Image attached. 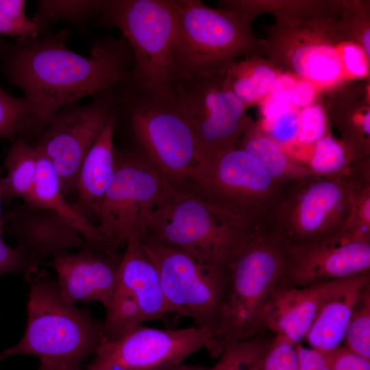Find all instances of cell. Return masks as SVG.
Here are the masks:
<instances>
[{
    "label": "cell",
    "instance_id": "5",
    "mask_svg": "<svg viewBox=\"0 0 370 370\" xmlns=\"http://www.w3.org/2000/svg\"><path fill=\"white\" fill-rule=\"evenodd\" d=\"M175 3L172 82L177 78L224 74L236 58L256 49L247 18L199 0H175Z\"/></svg>",
    "mask_w": 370,
    "mask_h": 370
},
{
    "label": "cell",
    "instance_id": "7",
    "mask_svg": "<svg viewBox=\"0 0 370 370\" xmlns=\"http://www.w3.org/2000/svg\"><path fill=\"white\" fill-rule=\"evenodd\" d=\"M247 225L193 190L173 188L153 210L143 238L173 246L203 262L224 267Z\"/></svg>",
    "mask_w": 370,
    "mask_h": 370
},
{
    "label": "cell",
    "instance_id": "11",
    "mask_svg": "<svg viewBox=\"0 0 370 370\" xmlns=\"http://www.w3.org/2000/svg\"><path fill=\"white\" fill-rule=\"evenodd\" d=\"M140 241L158 270L169 312L192 319L212 334L223 291L224 267L203 262L163 243L147 238Z\"/></svg>",
    "mask_w": 370,
    "mask_h": 370
},
{
    "label": "cell",
    "instance_id": "6",
    "mask_svg": "<svg viewBox=\"0 0 370 370\" xmlns=\"http://www.w3.org/2000/svg\"><path fill=\"white\" fill-rule=\"evenodd\" d=\"M351 179L312 175L282 184L260 221L286 247L317 242L347 228Z\"/></svg>",
    "mask_w": 370,
    "mask_h": 370
},
{
    "label": "cell",
    "instance_id": "25",
    "mask_svg": "<svg viewBox=\"0 0 370 370\" xmlns=\"http://www.w3.org/2000/svg\"><path fill=\"white\" fill-rule=\"evenodd\" d=\"M279 75L269 63L246 58L232 62L225 77L229 88L247 108L270 95Z\"/></svg>",
    "mask_w": 370,
    "mask_h": 370
},
{
    "label": "cell",
    "instance_id": "33",
    "mask_svg": "<svg viewBox=\"0 0 370 370\" xmlns=\"http://www.w3.org/2000/svg\"><path fill=\"white\" fill-rule=\"evenodd\" d=\"M351 179L352 208L347 230L370 239V175Z\"/></svg>",
    "mask_w": 370,
    "mask_h": 370
},
{
    "label": "cell",
    "instance_id": "27",
    "mask_svg": "<svg viewBox=\"0 0 370 370\" xmlns=\"http://www.w3.org/2000/svg\"><path fill=\"white\" fill-rule=\"evenodd\" d=\"M39 152L18 136L7 152L3 166L6 177L1 179L3 197L29 199L36 176Z\"/></svg>",
    "mask_w": 370,
    "mask_h": 370
},
{
    "label": "cell",
    "instance_id": "16",
    "mask_svg": "<svg viewBox=\"0 0 370 370\" xmlns=\"http://www.w3.org/2000/svg\"><path fill=\"white\" fill-rule=\"evenodd\" d=\"M121 258L88 246L56 254L49 264L56 272L60 293L66 301H96L106 308L116 287Z\"/></svg>",
    "mask_w": 370,
    "mask_h": 370
},
{
    "label": "cell",
    "instance_id": "10",
    "mask_svg": "<svg viewBox=\"0 0 370 370\" xmlns=\"http://www.w3.org/2000/svg\"><path fill=\"white\" fill-rule=\"evenodd\" d=\"M115 170L101 200L97 226L110 249L142 239L158 205L173 188L142 155L115 148Z\"/></svg>",
    "mask_w": 370,
    "mask_h": 370
},
{
    "label": "cell",
    "instance_id": "35",
    "mask_svg": "<svg viewBox=\"0 0 370 370\" xmlns=\"http://www.w3.org/2000/svg\"><path fill=\"white\" fill-rule=\"evenodd\" d=\"M298 357L295 346L275 336L264 356L259 370H297Z\"/></svg>",
    "mask_w": 370,
    "mask_h": 370
},
{
    "label": "cell",
    "instance_id": "31",
    "mask_svg": "<svg viewBox=\"0 0 370 370\" xmlns=\"http://www.w3.org/2000/svg\"><path fill=\"white\" fill-rule=\"evenodd\" d=\"M37 132L34 111L25 98L9 95L0 88V138Z\"/></svg>",
    "mask_w": 370,
    "mask_h": 370
},
{
    "label": "cell",
    "instance_id": "1",
    "mask_svg": "<svg viewBox=\"0 0 370 370\" xmlns=\"http://www.w3.org/2000/svg\"><path fill=\"white\" fill-rule=\"evenodd\" d=\"M69 36L65 29L0 46L3 74L24 92L36 117L37 134L64 107L126 80L134 65L132 49L123 36L95 40L88 57L67 47Z\"/></svg>",
    "mask_w": 370,
    "mask_h": 370
},
{
    "label": "cell",
    "instance_id": "24",
    "mask_svg": "<svg viewBox=\"0 0 370 370\" xmlns=\"http://www.w3.org/2000/svg\"><path fill=\"white\" fill-rule=\"evenodd\" d=\"M238 149L256 158L268 173L281 184L314 175L308 165L291 158L258 123L251 122L243 133Z\"/></svg>",
    "mask_w": 370,
    "mask_h": 370
},
{
    "label": "cell",
    "instance_id": "14",
    "mask_svg": "<svg viewBox=\"0 0 370 370\" xmlns=\"http://www.w3.org/2000/svg\"><path fill=\"white\" fill-rule=\"evenodd\" d=\"M210 332L199 328L164 330L140 325L103 341L86 370H166L206 347Z\"/></svg>",
    "mask_w": 370,
    "mask_h": 370
},
{
    "label": "cell",
    "instance_id": "22",
    "mask_svg": "<svg viewBox=\"0 0 370 370\" xmlns=\"http://www.w3.org/2000/svg\"><path fill=\"white\" fill-rule=\"evenodd\" d=\"M115 116L99 136L79 169L75 190L78 196L77 209L83 214L97 217L101 200L115 170L113 138Z\"/></svg>",
    "mask_w": 370,
    "mask_h": 370
},
{
    "label": "cell",
    "instance_id": "43",
    "mask_svg": "<svg viewBox=\"0 0 370 370\" xmlns=\"http://www.w3.org/2000/svg\"><path fill=\"white\" fill-rule=\"evenodd\" d=\"M296 82L297 79L289 74H280L269 96L278 100L291 102L292 91Z\"/></svg>",
    "mask_w": 370,
    "mask_h": 370
},
{
    "label": "cell",
    "instance_id": "15",
    "mask_svg": "<svg viewBox=\"0 0 370 370\" xmlns=\"http://www.w3.org/2000/svg\"><path fill=\"white\" fill-rule=\"evenodd\" d=\"M284 247L283 285L307 287L370 271V239L347 229L317 242Z\"/></svg>",
    "mask_w": 370,
    "mask_h": 370
},
{
    "label": "cell",
    "instance_id": "30",
    "mask_svg": "<svg viewBox=\"0 0 370 370\" xmlns=\"http://www.w3.org/2000/svg\"><path fill=\"white\" fill-rule=\"evenodd\" d=\"M271 342L260 336L234 342L223 349L219 362L206 370H259Z\"/></svg>",
    "mask_w": 370,
    "mask_h": 370
},
{
    "label": "cell",
    "instance_id": "4",
    "mask_svg": "<svg viewBox=\"0 0 370 370\" xmlns=\"http://www.w3.org/2000/svg\"><path fill=\"white\" fill-rule=\"evenodd\" d=\"M115 118L127 125L136 152L173 188L186 187L200 160L197 142L172 91L134 84L117 86Z\"/></svg>",
    "mask_w": 370,
    "mask_h": 370
},
{
    "label": "cell",
    "instance_id": "44",
    "mask_svg": "<svg viewBox=\"0 0 370 370\" xmlns=\"http://www.w3.org/2000/svg\"><path fill=\"white\" fill-rule=\"evenodd\" d=\"M0 34L17 37L18 38H26L23 30L13 23L0 9Z\"/></svg>",
    "mask_w": 370,
    "mask_h": 370
},
{
    "label": "cell",
    "instance_id": "45",
    "mask_svg": "<svg viewBox=\"0 0 370 370\" xmlns=\"http://www.w3.org/2000/svg\"><path fill=\"white\" fill-rule=\"evenodd\" d=\"M166 370H206V367L199 365H184L180 364Z\"/></svg>",
    "mask_w": 370,
    "mask_h": 370
},
{
    "label": "cell",
    "instance_id": "37",
    "mask_svg": "<svg viewBox=\"0 0 370 370\" xmlns=\"http://www.w3.org/2000/svg\"><path fill=\"white\" fill-rule=\"evenodd\" d=\"M39 268V264L23 254L16 247L7 245L0 234V276L27 273Z\"/></svg>",
    "mask_w": 370,
    "mask_h": 370
},
{
    "label": "cell",
    "instance_id": "46",
    "mask_svg": "<svg viewBox=\"0 0 370 370\" xmlns=\"http://www.w3.org/2000/svg\"><path fill=\"white\" fill-rule=\"evenodd\" d=\"M3 198V188H2V184L0 179V234L2 235L3 228V217L1 214V202L2 199Z\"/></svg>",
    "mask_w": 370,
    "mask_h": 370
},
{
    "label": "cell",
    "instance_id": "21",
    "mask_svg": "<svg viewBox=\"0 0 370 370\" xmlns=\"http://www.w3.org/2000/svg\"><path fill=\"white\" fill-rule=\"evenodd\" d=\"M369 285L370 271L358 274L325 301L304 338L312 349L330 352L340 346L354 307Z\"/></svg>",
    "mask_w": 370,
    "mask_h": 370
},
{
    "label": "cell",
    "instance_id": "2",
    "mask_svg": "<svg viewBox=\"0 0 370 370\" xmlns=\"http://www.w3.org/2000/svg\"><path fill=\"white\" fill-rule=\"evenodd\" d=\"M285 247L262 222L247 225L225 264L215 328L206 347L220 356L230 344L258 336L275 291L283 284Z\"/></svg>",
    "mask_w": 370,
    "mask_h": 370
},
{
    "label": "cell",
    "instance_id": "20",
    "mask_svg": "<svg viewBox=\"0 0 370 370\" xmlns=\"http://www.w3.org/2000/svg\"><path fill=\"white\" fill-rule=\"evenodd\" d=\"M116 286L136 299L143 323L170 312L158 270L138 238L130 239L125 245L119 262Z\"/></svg>",
    "mask_w": 370,
    "mask_h": 370
},
{
    "label": "cell",
    "instance_id": "3",
    "mask_svg": "<svg viewBox=\"0 0 370 370\" xmlns=\"http://www.w3.org/2000/svg\"><path fill=\"white\" fill-rule=\"evenodd\" d=\"M25 279L29 284L25 331L18 343L0 352V361L30 355L53 370H80L103 342L101 323L66 301L56 280L39 268Z\"/></svg>",
    "mask_w": 370,
    "mask_h": 370
},
{
    "label": "cell",
    "instance_id": "13",
    "mask_svg": "<svg viewBox=\"0 0 370 370\" xmlns=\"http://www.w3.org/2000/svg\"><path fill=\"white\" fill-rule=\"evenodd\" d=\"M117 86L93 96L91 103L66 106L45 123L34 145L51 162L63 194L75 190L86 154L115 116Z\"/></svg>",
    "mask_w": 370,
    "mask_h": 370
},
{
    "label": "cell",
    "instance_id": "41",
    "mask_svg": "<svg viewBox=\"0 0 370 370\" xmlns=\"http://www.w3.org/2000/svg\"><path fill=\"white\" fill-rule=\"evenodd\" d=\"M298 357L297 370H330L332 352H320L295 345Z\"/></svg>",
    "mask_w": 370,
    "mask_h": 370
},
{
    "label": "cell",
    "instance_id": "26",
    "mask_svg": "<svg viewBox=\"0 0 370 370\" xmlns=\"http://www.w3.org/2000/svg\"><path fill=\"white\" fill-rule=\"evenodd\" d=\"M308 165L314 175L352 177L370 169V159L363 158L344 143L328 134L314 145Z\"/></svg>",
    "mask_w": 370,
    "mask_h": 370
},
{
    "label": "cell",
    "instance_id": "38",
    "mask_svg": "<svg viewBox=\"0 0 370 370\" xmlns=\"http://www.w3.org/2000/svg\"><path fill=\"white\" fill-rule=\"evenodd\" d=\"M341 58L347 78L360 79L368 75L369 58L358 42H344Z\"/></svg>",
    "mask_w": 370,
    "mask_h": 370
},
{
    "label": "cell",
    "instance_id": "17",
    "mask_svg": "<svg viewBox=\"0 0 370 370\" xmlns=\"http://www.w3.org/2000/svg\"><path fill=\"white\" fill-rule=\"evenodd\" d=\"M3 223L16 247L39 264L59 252L89 246L71 223L49 209L19 204L5 213Z\"/></svg>",
    "mask_w": 370,
    "mask_h": 370
},
{
    "label": "cell",
    "instance_id": "9",
    "mask_svg": "<svg viewBox=\"0 0 370 370\" xmlns=\"http://www.w3.org/2000/svg\"><path fill=\"white\" fill-rule=\"evenodd\" d=\"M282 184L253 156L238 148L203 157L186 188L246 225L260 221Z\"/></svg>",
    "mask_w": 370,
    "mask_h": 370
},
{
    "label": "cell",
    "instance_id": "8",
    "mask_svg": "<svg viewBox=\"0 0 370 370\" xmlns=\"http://www.w3.org/2000/svg\"><path fill=\"white\" fill-rule=\"evenodd\" d=\"M101 25L119 29L134 65L127 80L171 92L177 13L175 0L102 1Z\"/></svg>",
    "mask_w": 370,
    "mask_h": 370
},
{
    "label": "cell",
    "instance_id": "12",
    "mask_svg": "<svg viewBox=\"0 0 370 370\" xmlns=\"http://www.w3.org/2000/svg\"><path fill=\"white\" fill-rule=\"evenodd\" d=\"M225 74L172 82V93L194 132L200 159L237 149L251 122L247 108L227 86Z\"/></svg>",
    "mask_w": 370,
    "mask_h": 370
},
{
    "label": "cell",
    "instance_id": "23",
    "mask_svg": "<svg viewBox=\"0 0 370 370\" xmlns=\"http://www.w3.org/2000/svg\"><path fill=\"white\" fill-rule=\"evenodd\" d=\"M38 150L39 157L36 176L32 193L25 203L32 206L49 209L58 213L79 230L90 247L116 255L108 247L97 225L92 223L66 201L61 189L60 179L53 165L38 149Z\"/></svg>",
    "mask_w": 370,
    "mask_h": 370
},
{
    "label": "cell",
    "instance_id": "39",
    "mask_svg": "<svg viewBox=\"0 0 370 370\" xmlns=\"http://www.w3.org/2000/svg\"><path fill=\"white\" fill-rule=\"evenodd\" d=\"M26 1L0 0V9L16 25L20 27L27 38H36L41 32L38 26L25 14Z\"/></svg>",
    "mask_w": 370,
    "mask_h": 370
},
{
    "label": "cell",
    "instance_id": "18",
    "mask_svg": "<svg viewBox=\"0 0 370 370\" xmlns=\"http://www.w3.org/2000/svg\"><path fill=\"white\" fill-rule=\"evenodd\" d=\"M354 276L307 287L281 285L265 310L264 328L295 346L305 338L325 301Z\"/></svg>",
    "mask_w": 370,
    "mask_h": 370
},
{
    "label": "cell",
    "instance_id": "19",
    "mask_svg": "<svg viewBox=\"0 0 370 370\" xmlns=\"http://www.w3.org/2000/svg\"><path fill=\"white\" fill-rule=\"evenodd\" d=\"M305 25L296 32H283L284 54L291 67L301 77L315 86L330 87L347 78L341 58L342 42L338 46L332 41L331 34L320 31L314 23Z\"/></svg>",
    "mask_w": 370,
    "mask_h": 370
},
{
    "label": "cell",
    "instance_id": "36",
    "mask_svg": "<svg viewBox=\"0 0 370 370\" xmlns=\"http://www.w3.org/2000/svg\"><path fill=\"white\" fill-rule=\"evenodd\" d=\"M260 127L283 147V145L297 140L299 130V112L293 108L275 119L264 123V125Z\"/></svg>",
    "mask_w": 370,
    "mask_h": 370
},
{
    "label": "cell",
    "instance_id": "40",
    "mask_svg": "<svg viewBox=\"0 0 370 370\" xmlns=\"http://www.w3.org/2000/svg\"><path fill=\"white\" fill-rule=\"evenodd\" d=\"M330 370H370V359L339 346L332 352Z\"/></svg>",
    "mask_w": 370,
    "mask_h": 370
},
{
    "label": "cell",
    "instance_id": "34",
    "mask_svg": "<svg viewBox=\"0 0 370 370\" xmlns=\"http://www.w3.org/2000/svg\"><path fill=\"white\" fill-rule=\"evenodd\" d=\"M299 130L297 140L303 145H314L328 135L325 112L318 104H311L299 112Z\"/></svg>",
    "mask_w": 370,
    "mask_h": 370
},
{
    "label": "cell",
    "instance_id": "32",
    "mask_svg": "<svg viewBox=\"0 0 370 370\" xmlns=\"http://www.w3.org/2000/svg\"><path fill=\"white\" fill-rule=\"evenodd\" d=\"M344 340L350 351L370 359V285L354 307Z\"/></svg>",
    "mask_w": 370,
    "mask_h": 370
},
{
    "label": "cell",
    "instance_id": "42",
    "mask_svg": "<svg viewBox=\"0 0 370 370\" xmlns=\"http://www.w3.org/2000/svg\"><path fill=\"white\" fill-rule=\"evenodd\" d=\"M316 97V86L304 79H297L291 97V102L295 108H304L311 104Z\"/></svg>",
    "mask_w": 370,
    "mask_h": 370
},
{
    "label": "cell",
    "instance_id": "29",
    "mask_svg": "<svg viewBox=\"0 0 370 370\" xmlns=\"http://www.w3.org/2000/svg\"><path fill=\"white\" fill-rule=\"evenodd\" d=\"M102 1H38L37 10L32 18L42 32L47 27L60 21L82 23L99 15Z\"/></svg>",
    "mask_w": 370,
    "mask_h": 370
},
{
    "label": "cell",
    "instance_id": "28",
    "mask_svg": "<svg viewBox=\"0 0 370 370\" xmlns=\"http://www.w3.org/2000/svg\"><path fill=\"white\" fill-rule=\"evenodd\" d=\"M106 310L101 323L103 341L119 338L143 323L136 299L118 286Z\"/></svg>",
    "mask_w": 370,
    "mask_h": 370
}]
</instances>
